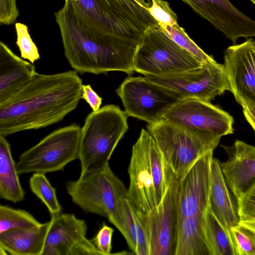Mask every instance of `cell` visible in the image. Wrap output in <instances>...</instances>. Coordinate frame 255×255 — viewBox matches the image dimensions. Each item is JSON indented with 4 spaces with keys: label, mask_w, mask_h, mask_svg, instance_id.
<instances>
[{
    "label": "cell",
    "mask_w": 255,
    "mask_h": 255,
    "mask_svg": "<svg viewBox=\"0 0 255 255\" xmlns=\"http://www.w3.org/2000/svg\"><path fill=\"white\" fill-rule=\"evenodd\" d=\"M82 85L75 70L53 74L36 72L0 104V135L37 129L62 121L78 106Z\"/></svg>",
    "instance_id": "1"
},
{
    "label": "cell",
    "mask_w": 255,
    "mask_h": 255,
    "mask_svg": "<svg viewBox=\"0 0 255 255\" xmlns=\"http://www.w3.org/2000/svg\"><path fill=\"white\" fill-rule=\"evenodd\" d=\"M60 29L65 56L73 69L81 74L121 71L131 75L139 41L102 34L87 27L70 4L54 12Z\"/></svg>",
    "instance_id": "2"
},
{
    "label": "cell",
    "mask_w": 255,
    "mask_h": 255,
    "mask_svg": "<svg viewBox=\"0 0 255 255\" xmlns=\"http://www.w3.org/2000/svg\"><path fill=\"white\" fill-rule=\"evenodd\" d=\"M128 198L143 213L161 202L175 176L160 147L142 128L132 146L128 168Z\"/></svg>",
    "instance_id": "3"
},
{
    "label": "cell",
    "mask_w": 255,
    "mask_h": 255,
    "mask_svg": "<svg viewBox=\"0 0 255 255\" xmlns=\"http://www.w3.org/2000/svg\"><path fill=\"white\" fill-rule=\"evenodd\" d=\"M128 116L119 106L105 105L92 111L81 128L79 158L81 174L101 169L127 131Z\"/></svg>",
    "instance_id": "4"
},
{
    "label": "cell",
    "mask_w": 255,
    "mask_h": 255,
    "mask_svg": "<svg viewBox=\"0 0 255 255\" xmlns=\"http://www.w3.org/2000/svg\"><path fill=\"white\" fill-rule=\"evenodd\" d=\"M146 128L162 150L178 180L182 179L202 156L213 151L221 137L163 119L148 124Z\"/></svg>",
    "instance_id": "5"
},
{
    "label": "cell",
    "mask_w": 255,
    "mask_h": 255,
    "mask_svg": "<svg viewBox=\"0 0 255 255\" xmlns=\"http://www.w3.org/2000/svg\"><path fill=\"white\" fill-rule=\"evenodd\" d=\"M203 64L176 44L159 25L147 28L134 58V72L143 76H165L197 68Z\"/></svg>",
    "instance_id": "6"
},
{
    "label": "cell",
    "mask_w": 255,
    "mask_h": 255,
    "mask_svg": "<svg viewBox=\"0 0 255 255\" xmlns=\"http://www.w3.org/2000/svg\"><path fill=\"white\" fill-rule=\"evenodd\" d=\"M66 189L72 201L84 212L108 220L127 197L128 192L109 164L101 169L80 174L76 180L66 182Z\"/></svg>",
    "instance_id": "7"
},
{
    "label": "cell",
    "mask_w": 255,
    "mask_h": 255,
    "mask_svg": "<svg viewBox=\"0 0 255 255\" xmlns=\"http://www.w3.org/2000/svg\"><path fill=\"white\" fill-rule=\"evenodd\" d=\"M81 128L77 124L56 129L24 151L16 163L18 174L63 170L78 159Z\"/></svg>",
    "instance_id": "8"
},
{
    "label": "cell",
    "mask_w": 255,
    "mask_h": 255,
    "mask_svg": "<svg viewBox=\"0 0 255 255\" xmlns=\"http://www.w3.org/2000/svg\"><path fill=\"white\" fill-rule=\"evenodd\" d=\"M143 77L174 93L182 99L194 98L211 102L226 91H230L224 64L215 60L174 74Z\"/></svg>",
    "instance_id": "9"
},
{
    "label": "cell",
    "mask_w": 255,
    "mask_h": 255,
    "mask_svg": "<svg viewBox=\"0 0 255 255\" xmlns=\"http://www.w3.org/2000/svg\"><path fill=\"white\" fill-rule=\"evenodd\" d=\"M128 117L148 124L157 122L182 99L171 91L147 80L143 76L129 77L116 89Z\"/></svg>",
    "instance_id": "10"
},
{
    "label": "cell",
    "mask_w": 255,
    "mask_h": 255,
    "mask_svg": "<svg viewBox=\"0 0 255 255\" xmlns=\"http://www.w3.org/2000/svg\"><path fill=\"white\" fill-rule=\"evenodd\" d=\"M213 151L202 156L180 180L172 182L177 223L207 212L210 206L211 167Z\"/></svg>",
    "instance_id": "11"
},
{
    "label": "cell",
    "mask_w": 255,
    "mask_h": 255,
    "mask_svg": "<svg viewBox=\"0 0 255 255\" xmlns=\"http://www.w3.org/2000/svg\"><path fill=\"white\" fill-rule=\"evenodd\" d=\"M163 119L221 137L234 132V119L231 115L210 102L197 99L180 100L166 113Z\"/></svg>",
    "instance_id": "12"
},
{
    "label": "cell",
    "mask_w": 255,
    "mask_h": 255,
    "mask_svg": "<svg viewBox=\"0 0 255 255\" xmlns=\"http://www.w3.org/2000/svg\"><path fill=\"white\" fill-rule=\"evenodd\" d=\"M50 220L42 255H102L86 237L85 220L72 213H60Z\"/></svg>",
    "instance_id": "13"
},
{
    "label": "cell",
    "mask_w": 255,
    "mask_h": 255,
    "mask_svg": "<svg viewBox=\"0 0 255 255\" xmlns=\"http://www.w3.org/2000/svg\"><path fill=\"white\" fill-rule=\"evenodd\" d=\"M65 0L81 21L94 32L139 41L145 31L102 0Z\"/></svg>",
    "instance_id": "14"
},
{
    "label": "cell",
    "mask_w": 255,
    "mask_h": 255,
    "mask_svg": "<svg viewBox=\"0 0 255 255\" xmlns=\"http://www.w3.org/2000/svg\"><path fill=\"white\" fill-rule=\"evenodd\" d=\"M230 91L240 105H255V40L252 37L226 48L224 57Z\"/></svg>",
    "instance_id": "15"
},
{
    "label": "cell",
    "mask_w": 255,
    "mask_h": 255,
    "mask_svg": "<svg viewBox=\"0 0 255 255\" xmlns=\"http://www.w3.org/2000/svg\"><path fill=\"white\" fill-rule=\"evenodd\" d=\"M172 182L159 204L147 213L141 212L148 255H174L177 213Z\"/></svg>",
    "instance_id": "16"
},
{
    "label": "cell",
    "mask_w": 255,
    "mask_h": 255,
    "mask_svg": "<svg viewBox=\"0 0 255 255\" xmlns=\"http://www.w3.org/2000/svg\"><path fill=\"white\" fill-rule=\"evenodd\" d=\"M236 44L240 37L255 36V20L229 0H182Z\"/></svg>",
    "instance_id": "17"
},
{
    "label": "cell",
    "mask_w": 255,
    "mask_h": 255,
    "mask_svg": "<svg viewBox=\"0 0 255 255\" xmlns=\"http://www.w3.org/2000/svg\"><path fill=\"white\" fill-rule=\"evenodd\" d=\"M221 146L228 155L227 160L221 162V168L236 200L255 182V146L240 140Z\"/></svg>",
    "instance_id": "18"
},
{
    "label": "cell",
    "mask_w": 255,
    "mask_h": 255,
    "mask_svg": "<svg viewBox=\"0 0 255 255\" xmlns=\"http://www.w3.org/2000/svg\"><path fill=\"white\" fill-rule=\"evenodd\" d=\"M36 73L32 63L20 58L0 42V104L28 83Z\"/></svg>",
    "instance_id": "19"
},
{
    "label": "cell",
    "mask_w": 255,
    "mask_h": 255,
    "mask_svg": "<svg viewBox=\"0 0 255 255\" xmlns=\"http://www.w3.org/2000/svg\"><path fill=\"white\" fill-rule=\"evenodd\" d=\"M108 221L123 235L133 254L148 255L147 240L141 211L128 197L122 201Z\"/></svg>",
    "instance_id": "20"
},
{
    "label": "cell",
    "mask_w": 255,
    "mask_h": 255,
    "mask_svg": "<svg viewBox=\"0 0 255 255\" xmlns=\"http://www.w3.org/2000/svg\"><path fill=\"white\" fill-rule=\"evenodd\" d=\"M234 197L224 176L221 161L213 158L211 167L210 208L219 221L227 229L240 222L237 203Z\"/></svg>",
    "instance_id": "21"
},
{
    "label": "cell",
    "mask_w": 255,
    "mask_h": 255,
    "mask_svg": "<svg viewBox=\"0 0 255 255\" xmlns=\"http://www.w3.org/2000/svg\"><path fill=\"white\" fill-rule=\"evenodd\" d=\"M51 220L0 233V248L11 255H42Z\"/></svg>",
    "instance_id": "22"
},
{
    "label": "cell",
    "mask_w": 255,
    "mask_h": 255,
    "mask_svg": "<svg viewBox=\"0 0 255 255\" xmlns=\"http://www.w3.org/2000/svg\"><path fill=\"white\" fill-rule=\"evenodd\" d=\"M206 213L177 223L174 255H210L205 235Z\"/></svg>",
    "instance_id": "23"
},
{
    "label": "cell",
    "mask_w": 255,
    "mask_h": 255,
    "mask_svg": "<svg viewBox=\"0 0 255 255\" xmlns=\"http://www.w3.org/2000/svg\"><path fill=\"white\" fill-rule=\"evenodd\" d=\"M16 163L10 146L4 136L0 135V197L17 203L24 199L25 191L19 179Z\"/></svg>",
    "instance_id": "24"
},
{
    "label": "cell",
    "mask_w": 255,
    "mask_h": 255,
    "mask_svg": "<svg viewBox=\"0 0 255 255\" xmlns=\"http://www.w3.org/2000/svg\"><path fill=\"white\" fill-rule=\"evenodd\" d=\"M205 230L210 255H236L230 229L221 224L210 206L206 213Z\"/></svg>",
    "instance_id": "25"
},
{
    "label": "cell",
    "mask_w": 255,
    "mask_h": 255,
    "mask_svg": "<svg viewBox=\"0 0 255 255\" xmlns=\"http://www.w3.org/2000/svg\"><path fill=\"white\" fill-rule=\"evenodd\" d=\"M120 14L144 30L158 25L147 8L143 0H102Z\"/></svg>",
    "instance_id": "26"
},
{
    "label": "cell",
    "mask_w": 255,
    "mask_h": 255,
    "mask_svg": "<svg viewBox=\"0 0 255 255\" xmlns=\"http://www.w3.org/2000/svg\"><path fill=\"white\" fill-rule=\"evenodd\" d=\"M29 184L31 192L46 206L51 216L61 213L62 206L58 202L56 189L51 185L45 174L33 173Z\"/></svg>",
    "instance_id": "27"
},
{
    "label": "cell",
    "mask_w": 255,
    "mask_h": 255,
    "mask_svg": "<svg viewBox=\"0 0 255 255\" xmlns=\"http://www.w3.org/2000/svg\"><path fill=\"white\" fill-rule=\"evenodd\" d=\"M163 31L178 46L185 50L202 63L215 61L213 57L205 53L178 23L173 25H159Z\"/></svg>",
    "instance_id": "28"
},
{
    "label": "cell",
    "mask_w": 255,
    "mask_h": 255,
    "mask_svg": "<svg viewBox=\"0 0 255 255\" xmlns=\"http://www.w3.org/2000/svg\"><path fill=\"white\" fill-rule=\"evenodd\" d=\"M40 224L30 213L24 210L0 205V233L15 228L37 226Z\"/></svg>",
    "instance_id": "29"
},
{
    "label": "cell",
    "mask_w": 255,
    "mask_h": 255,
    "mask_svg": "<svg viewBox=\"0 0 255 255\" xmlns=\"http://www.w3.org/2000/svg\"><path fill=\"white\" fill-rule=\"evenodd\" d=\"M230 231L236 255H255V232L239 223Z\"/></svg>",
    "instance_id": "30"
},
{
    "label": "cell",
    "mask_w": 255,
    "mask_h": 255,
    "mask_svg": "<svg viewBox=\"0 0 255 255\" xmlns=\"http://www.w3.org/2000/svg\"><path fill=\"white\" fill-rule=\"evenodd\" d=\"M15 28L17 35L16 44L21 58L33 64L40 59V56L36 44L31 38L27 26L21 22H16Z\"/></svg>",
    "instance_id": "31"
},
{
    "label": "cell",
    "mask_w": 255,
    "mask_h": 255,
    "mask_svg": "<svg viewBox=\"0 0 255 255\" xmlns=\"http://www.w3.org/2000/svg\"><path fill=\"white\" fill-rule=\"evenodd\" d=\"M151 4L147 10L159 25L173 26L177 24V16L168 1L164 0H151Z\"/></svg>",
    "instance_id": "32"
},
{
    "label": "cell",
    "mask_w": 255,
    "mask_h": 255,
    "mask_svg": "<svg viewBox=\"0 0 255 255\" xmlns=\"http://www.w3.org/2000/svg\"><path fill=\"white\" fill-rule=\"evenodd\" d=\"M236 201L240 221L255 219V182Z\"/></svg>",
    "instance_id": "33"
},
{
    "label": "cell",
    "mask_w": 255,
    "mask_h": 255,
    "mask_svg": "<svg viewBox=\"0 0 255 255\" xmlns=\"http://www.w3.org/2000/svg\"><path fill=\"white\" fill-rule=\"evenodd\" d=\"M114 230L104 222L96 235L91 240L102 255H111Z\"/></svg>",
    "instance_id": "34"
},
{
    "label": "cell",
    "mask_w": 255,
    "mask_h": 255,
    "mask_svg": "<svg viewBox=\"0 0 255 255\" xmlns=\"http://www.w3.org/2000/svg\"><path fill=\"white\" fill-rule=\"evenodd\" d=\"M16 0H0V24L10 25L15 22L19 16Z\"/></svg>",
    "instance_id": "35"
},
{
    "label": "cell",
    "mask_w": 255,
    "mask_h": 255,
    "mask_svg": "<svg viewBox=\"0 0 255 255\" xmlns=\"http://www.w3.org/2000/svg\"><path fill=\"white\" fill-rule=\"evenodd\" d=\"M81 98L89 105L93 111L98 110L102 103V98L97 94L89 84L82 85Z\"/></svg>",
    "instance_id": "36"
},
{
    "label": "cell",
    "mask_w": 255,
    "mask_h": 255,
    "mask_svg": "<svg viewBox=\"0 0 255 255\" xmlns=\"http://www.w3.org/2000/svg\"><path fill=\"white\" fill-rule=\"evenodd\" d=\"M241 106L243 107V114L246 120L255 131V105L244 103Z\"/></svg>",
    "instance_id": "37"
},
{
    "label": "cell",
    "mask_w": 255,
    "mask_h": 255,
    "mask_svg": "<svg viewBox=\"0 0 255 255\" xmlns=\"http://www.w3.org/2000/svg\"><path fill=\"white\" fill-rule=\"evenodd\" d=\"M239 224L255 232V219L251 220L240 221Z\"/></svg>",
    "instance_id": "38"
},
{
    "label": "cell",
    "mask_w": 255,
    "mask_h": 255,
    "mask_svg": "<svg viewBox=\"0 0 255 255\" xmlns=\"http://www.w3.org/2000/svg\"><path fill=\"white\" fill-rule=\"evenodd\" d=\"M144 1H145L147 3L150 5L151 4V0H143Z\"/></svg>",
    "instance_id": "39"
},
{
    "label": "cell",
    "mask_w": 255,
    "mask_h": 255,
    "mask_svg": "<svg viewBox=\"0 0 255 255\" xmlns=\"http://www.w3.org/2000/svg\"><path fill=\"white\" fill-rule=\"evenodd\" d=\"M254 4H255V0H250Z\"/></svg>",
    "instance_id": "40"
}]
</instances>
